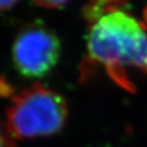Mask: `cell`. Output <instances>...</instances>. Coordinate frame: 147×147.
<instances>
[{"mask_svg": "<svg viewBox=\"0 0 147 147\" xmlns=\"http://www.w3.org/2000/svg\"><path fill=\"white\" fill-rule=\"evenodd\" d=\"M123 8L115 7L90 24L85 62L104 65L113 82L127 91L135 92L127 67L147 76V35L144 26Z\"/></svg>", "mask_w": 147, "mask_h": 147, "instance_id": "6da1fadb", "label": "cell"}, {"mask_svg": "<svg viewBox=\"0 0 147 147\" xmlns=\"http://www.w3.org/2000/svg\"><path fill=\"white\" fill-rule=\"evenodd\" d=\"M67 106L58 93L34 84L12 97L2 129L14 139L51 136L59 132Z\"/></svg>", "mask_w": 147, "mask_h": 147, "instance_id": "7a4b0ae2", "label": "cell"}, {"mask_svg": "<svg viewBox=\"0 0 147 147\" xmlns=\"http://www.w3.org/2000/svg\"><path fill=\"white\" fill-rule=\"evenodd\" d=\"M61 46L57 36L42 22L23 27L12 45V61L27 78H42L56 65Z\"/></svg>", "mask_w": 147, "mask_h": 147, "instance_id": "3957f363", "label": "cell"}, {"mask_svg": "<svg viewBox=\"0 0 147 147\" xmlns=\"http://www.w3.org/2000/svg\"><path fill=\"white\" fill-rule=\"evenodd\" d=\"M33 2L37 5L46 8H56V7L62 6L63 4L69 1V0H32Z\"/></svg>", "mask_w": 147, "mask_h": 147, "instance_id": "277c9868", "label": "cell"}, {"mask_svg": "<svg viewBox=\"0 0 147 147\" xmlns=\"http://www.w3.org/2000/svg\"><path fill=\"white\" fill-rule=\"evenodd\" d=\"M16 139L7 134L2 129V134H1V147H16Z\"/></svg>", "mask_w": 147, "mask_h": 147, "instance_id": "5b68a950", "label": "cell"}, {"mask_svg": "<svg viewBox=\"0 0 147 147\" xmlns=\"http://www.w3.org/2000/svg\"><path fill=\"white\" fill-rule=\"evenodd\" d=\"M18 0H1V9L3 11L4 10H8V9L12 8L14 6Z\"/></svg>", "mask_w": 147, "mask_h": 147, "instance_id": "8992f818", "label": "cell"}, {"mask_svg": "<svg viewBox=\"0 0 147 147\" xmlns=\"http://www.w3.org/2000/svg\"><path fill=\"white\" fill-rule=\"evenodd\" d=\"M94 2H104V3H122L127 2V0H92Z\"/></svg>", "mask_w": 147, "mask_h": 147, "instance_id": "52a82bcc", "label": "cell"}, {"mask_svg": "<svg viewBox=\"0 0 147 147\" xmlns=\"http://www.w3.org/2000/svg\"><path fill=\"white\" fill-rule=\"evenodd\" d=\"M143 16H144V21H145V23H146V25H147V5H146V7L144 8V10H143Z\"/></svg>", "mask_w": 147, "mask_h": 147, "instance_id": "ba28073f", "label": "cell"}]
</instances>
